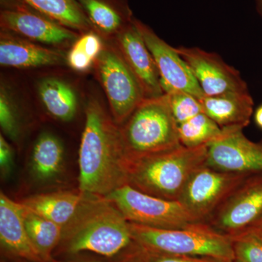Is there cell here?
Masks as SVG:
<instances>
[{
    "mask_svg": "<svg viewBox=\"0 0 262 262\" xmlns=\"http://www.w3.org/2000/svg\"><path fill=\"white\" fill-rule=\"evenodd\" d=\"M261 215L262 176H253L234 190L206 224L232 237L256 225Z\"/></svg>",
    "mask_w": 262,
    "mask_h": 262,
    "instance_id": "8fae6325",
    "label": "cell"
},
{
    "mask_svg": "<svg viewBox=\"0 0 262 262\" xmlns=\"http://www.w3.org/2000/svg\"><path fill=\"white\" fill-rule=\"evenodd\" d=\"M255 226H257V227L262 229V215L261 218L259 219V220L258 221L257 223H256V225Z\"/></svg>",
    "mask_w": 262,
    "mask_h": 262,
    "instance_id": "e575fe53",
    "label": "cell"
},
{
    "mask_svg": "<svg viewBox=\"0 0 262 262\" xmlns=\"http://www.w3.org/2000/svg\"><path fill=\"white\" fill-rule=\"evenodd\" d=\"M14 165V152L13 148L3 134L0 135V169L4 178L9 177Z\"/></svg>",
    "mask_w": 262,
    "mask_h": 262,
    "instance_id": "f546056e",
    "label": "cell"
},
{
    "mask_svg": "<svg viewBox=\"0 0 262 262\" xmlns=\"http://www.w3.org/2000/svg\"><path fill=\"white\" fill-rule=\"evenodd\" d=\"M0 125L5 135L13 141L18 140L20 124L18 114L9 94L3 85L0 91Z\"/></svg>",
    "mask_w": 262,
    "mask_h": 262,
    "instance_id": "83f0119b",
    "label": "cell"
},
{
    "mask_svg": "<svg viewBox=\"0 0 262 262\" xmlns=\"http://www.w3.org/2000/svg\"><path fill=\"white\" fill-rule=\"evenodd\" d=\"M29 170L38 184L56 182L65 170V150L61 141L53 134L43 133L33 146Z\"/></svg>",
    "mask_w": 262,
    "mask_h": 262,
    "instance_id": "ffe728a7",
    "label": "cell"
},
{
    "mask_svg": "<svg viewBox=\"0 0 262 262\" xmlns=\"http://www.w3.org/2000/svg\"><path fill=\"white\" fill-rule=\"evenodd\" d=\"M222 130V134L208 145L206 165L220 171L248 177L262 176V140H250L243 127Z\"/></svg>",
    "mask_w": 262,
    "mask_h": 262,
    "instance_id": "9c48e42d",
    "label": "cell"
},
{
    "mask_svg": "<svg viewBox=\"0 0 262 262\" xmlns=\"http://www.w3.org/2000/svg\"><path fill=\"white\" fill-rule=\"evenodd\" d=\"M93 194L80 190H61L27 196L20 203L64 228Z\"/></svg>",
    "mask_w": 262,
    "mask_h": 262,
    "instance_id": "e0dca14e",
    "label": "cell"
},
{
    "mask_svg": "<svg viewBox=\"0 0 262 262\" xmlns=\"http://www.w3.org/2000/svg\"><path fill=\"white\" fill-rule=\"evenodd\" d=\"M134 244L129 222L113 202L91 195L63 229L58 246L71 256L89 251L113 257Z\"/></svg>",
    "mask_w": 262,
    "mask_h": 262,
    "instance_id": "7a4b0ae2",
    "label": "cell"
},
{
    "mask_svg": "<svg viewBox=\"0 0 262 262\" xmlns=\"http://www.w3.org/2000/svg\"><path fill=\"white\" fill-rule=\"evenodd\" d=\"M167 95L170 110L178 125L203 113L199 98L192 94L174 92Z\"/></svg>",
    "mask_w": 262,
    "mask_h": 262,
    "instance_id": "4316f807",
    "label": "cell"
},
{
    "mask_svg": "<svg viewBox=\"0 0 262 262\" xmlns=\"http://www.w3.org/2000/svg\"><path fill=\"white\" fill-rule=\"evenodd\" d=\"M203 113L221 127L249 125L254 101L249 91L206 96L200 99Z\"/></svg>",
    "mask_w": 262,
    "mask_h": 262,
    "instance_id": "ac0fdd59",
    "label": "cell"
},
{
    "mask_svg": "<svg viewBox=\"0 0 262 262\" xmlns=\"http://www.w3.org/2000/svg\"><path fill=\"white\" fill-rule=\"evenodd\" d=\"M255 122L260 128L262 129V105L256 108L254 115Z\"/></svg>",
    "mask_w": 262,
    "mask_h": 262,
    "instance_id": "1f68e13d",
    "label": "cell"
},
{
    "mask_svg": "<svg viewBox=\"0 0 262 262\" xmlns=\"http://www.w3.org/2000/svg\"><path fill=\"white\" fill-rule=\"evenodd\" d=\"M115 45L140 84L145 98L165 94L154 58L138 30L134 19L115 37Z\"/></svg>",
    "mask_w": 262,
    "mask_h": 262,
    "instance_id": "5bb4252c",
    "label": "cell"
},
{
    "mask_svg": "<svg viewBox=\"0 0 262 262\" xmlns=\"http://www.w3.org/2000/svg\"><path fill=\"white\" fill-rule=\"evenodd\" d=\"M248 177L203 165L192 174L178 201L196 222L206 224L219 207Z\"/></svg>",
    "mask_w": 262,
    "mask_h": 262,
    "instance_id": "ba28073f",
    "label": "cell"
},
{
    "mask_svg": "<svg viewBox=\"0 0 262 262\" xmlns=\"http://www.w3.org/2000/svg\"><path fill=\"white\" fill-rule=\"evenodd\" d=\"M121 262H144L141 248L136 245L135 249L127 254Z\"/></svg>",
    "mask_w": 262,
    "mask_h": 262,
    "instance_id": "4dcf8cb0",
    "label": "cell"
},
{
    "mask_svg": "<svg viewBox=\"0 0 262 262\" xmlns=\"http://www.w3.org/2000/svg\"><path fill=\"white\" fill-rule=\"evenodd\" d=\"M134 23L154 58L164 94L185 92L199 99L204 97L192 71L176 48L169 46L140 20L134 18Z\"/></svg>",
    "mask_w": 262,
    "mask_h": 262,
    "instance_id": "7c38bea8",
    "label": "cell"
},
{
    "mask_svg": "<svg viewBox=\"0 0 262 262\" xmlns=\"http://www.w3.org/2000/svg\"><path fill=\"white\" fill-rule=\"evenodd\" d=\"M136 246L145 251L234 261L232 237L221 234L206 224L184 229H157L130 223Z\"/></svg>",
    "mask_w": 262,
    "mask_h": 262,
    "instance_id": "5b68a950",
    "label": "cell"
},
{
    "mask_svg": "<svg viewBox=\"0 0 262 262\" xmlns=\"http://www.w3.org/2000/svg\"><path fill=\"white\" fill-rule=\"evenodd\" d=\"M103 48L101 36L97 33H83L72 45L67 56V63L72 70L85 72L94 65Z\"/></svg>",
    "mask_w": 262,
    "mask_h": 262,
    "instance_id": "d4e9b609",
    "label": "cell"
},
{
    "mask_svg": "<svg viewBox=\"0 0 262 262\" xmlns=\"http://www.w3.org/2000/svg\"><path fill=\"white\" fill-rule=\"evenodd\" d=\"M141 251H142L144 262H226L210 257L166 254V253L151 252V251L143 249H141Z\"/></svg>",
    "mask_w": 262,
    "mask_h": 262,
    "instance_id": "f1b7e54d",
    "label": "cell"
},
{
    "mask_svg": "<svg viewBox=\"0 0 262 262\" xmlns=\"http://www.w3.org/2000/svg\"><path fill=\"white\" fill-rule=\"evenodd\" d=\"M2 31L48 46H69L77 40V32L63 27L31 8L23 0L7 3L0 13Z\"/></svg>",
    "mask_w": 262,
    "mask_h": 262,
    "instance_id": "30bf717a",
    "label": "cell"
},
{
    "mask_svg": "<svg viewBox=\"0 0 262 262\" xmlns=\"http://www.w3.org/2000/svg\"><path fill=\"white\" fill-rule=\"evenodd\" d=\"M60 262H103V261H99V260H96V259H75V260H70V261H60Z\"/></svg>",
    "mask_w": 262,
    "mask_h": 262,
    "instance_id": "836d02e7",
    "label": "cell"
},
{
    "mask_svg": "<svg viewBox=\"0 0 262 262\" xmlns=\"http://www.w3.org/2000/svg\"><path fill=\"white\" fill-rule=\"evenodd\" d=\"M222 130L204 113L178 125L179 141L187 147L209 145L222 134Z\"/></svg>",
    "mask_w": 262,
    "mask_h": 262,
    "instance_id": "cb8c5ba5",
    "label": "cell"
},
{
    "mask_svg": "<svg viewBox=\"0 0 262 262\" xmlns=\"http://www.w3.org/2000/svg\"><path fill=\"white\" fill-rule=\"evenodd\" d=\"M234 262H262V229L253 226L232 236Z\"/></svg>",
    "mask_w": 262,
    "mask_h": 262,
    "instance_id": "484cf974",
    "label": "cell"
},
{
    "mask_svg": "<svg viewBox=\"0 0 262 262\" xmlns=\"http://www.w3.org/2000/svg\"><path fill=\"white\" fill-rule=\"evenodd\" d=\"M39 94L48 113L56 120L69 122L75 117L77 98L70 84L56 78L46 79L39 84Z\"/></svg>",
    "mask_w": 262,
    "mask_h": 262,
    "instance_id": "7402d4cb",
    "label": "cell"
},
{
    "mask_svg": "<svg viewBox=\"0 0 262 262\" xmlns=\"http://www.w3.org/2000/svg\"><path fill=\"white\" fill-rule=\"evenodd\" d=\"M61 51L42 47L11 33L3 31L0 37V64L15 68H34L63 64Z\"/></svg>",
    "mask_w": 262,
    "mask_h": 262,
    "instance_id": "2e32d148",
    "label": "cell"
},
{
    "mask_svg": "<svg viewBox=\"0 0 262 262\" xmlns=\"http://www.w3.org/2000/svg\"><path fill=\"white\" fill-rule=\"evenodd\" d=\"M94 66L114 121L121 126L145 98L140 84L115 45L103 46Z\"/></svg>",
    "mask_w": 262,
    "mask_h": 262,
    "instance_id": "52a82bcc",
    "label": "cell"
},
{
    "mask_svg": "<svg viewBox=\"0 0 262 262\" xmlns=\"http://www.w3.org/2000/svg\"><path fill=\"white\" fill-rule=\"evenodd\" d=\"M22 206L24 224L33 246L45 262H56L52 254L61 243L63 227L24 205Z\"/></svg>",
    "mask_w": 262,
    "mask_h": 262,
    "instance_id": "44dd1931",
    "label": "cell"
},
{
    "mask_svg": "<svg viewBox=\"0 0 262 262\" xmlns=\"http://www.w3.org/2000/svg\"><path fill=\"white\" fill-rule=\"evenodd\" d=\"M208 145L174 149L130 160L127 184L149 195L178 201L192 174L206 165Z\"/></svg>",
    "mask_w": 262,
    "mask_h": 262,
    "instance_id": "3957f363",
    "label": "cell"
},
{
    "mask_svg": "<svg viewBox=\"0 0 262 262\" xmlns=\"http://www.w3.org/2000/svg\"><path fill=\"white\" fill-rule=\"evenodd\" d=\"M256 8L258 15L262 18V0H256Z\"/></svg>",
    "mask_w": 262,
    "mask_h": 262,
    "instance_id": "d6a6232c",
    "label": "cell"
},
{
    "mask_svg": "<svg viewBox=\"0 0 262 262\" xmlns=\"http://www.w3.org/2000/svg\"><path fill=\"white\" fill-rule=\"evenodd\" d=\"M0 243L3 250L15 257L31 262H45L33 246L23 218V206L0 194Z\"/></svg>",
    "mask_w": 262,
    "mask_h": 262,
    "instance_id": "9a60e30c",
    "label": "cell"
},
{
    "mask_svg": "<svg viewBox=\"0 0 262 262\" xmlns=\"http://www.w3.org/2000/svg\"><path fill=\"white\" fill-rule=\"evenodd\" d=\"M98 35L115 39L134 20L126 0H76Z\"/></svg>",
    "mask_w": 262,
    "mask_h": 262,
    "instance_id": "d6986e66",
    "label": "cell"
},
{
    "mask_svg": "<svg viewBox=\"0 0 262 262\" xmlns=\"http://www.w3.org/2000/svg\"><path fill=\"white\" fill-rule=\"evenodd\" d=\"M128 161L182 145L168 95L144 98L120 126Z\"/></svg>",
    "mask_w": 262,
    "mask_h": 262,
    "instance_id": "277c9868",
    "label": "cell"
},
{
    "mask_svg": "<svg viewBox=\"0 0 262 262\" xmlns=\"http://www.w3.org/2000/svg\"><path fill=\"white\" fill-rule=\"evenodd\" d=\"M79 190L107 196L127 184V159L120 125L101 103L91 98L79 150Z\"/></svg>",
    "mask_w": 262,
    "mask_h": 262,
    "instance_id": "6da1fadb",
    "label": "cell"
},
{
    "mask_svg": "<svg viewBox=\"0 0 262 262\" xmlns=\"http://www.w3.org/2000/svg\"><path fill=\"white\" fill-rule=\"evenodd\" d=\"M176 50L189 66L205 96L249 91L238 71L227 64L216 53L182 46Z\"/></svg>",
    "mask_w": 262,
    "mask_h": 262,
    "instance_id": "4fadbf2b",
    "label": "cell"
},
{
    "mask_svg": "<svg viewBox=\"0 0 262 262\" xmlns=\"http://www.w3.org/2000/svg\"><path fill=\"white\" fill-rule=\"evenodd\" d=\"M106 198L130 223L157 229H184L201 224L179 201L149 195L128 184Z\"/></svg>",
    "mask_w": 262,
    "mask_h": 262,
    "instance_id": "8992f818",
    "label": "cell"
},
{
    "mask_svg": "<svg viewBox=\"0 0 262 262\" xmlns=\"http://www.w3.org/2000/svg\"><path fill=\"white\" fill-rule=\"evenodd\" d=\"M33 9L75 32L92 29L76 0H23Z\"/></svg>",
    "mask_w": 262,
    "mask_h": 262,
    "instance_id": "603a6c76",
    "label": "cell"
}]
</instances>
